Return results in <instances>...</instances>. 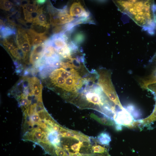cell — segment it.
<instances>
[{
	"instance_id": "13",
	"label": "cell",
	"mask_w": 156,
	"mask_h": 156,
	"mask_svg": "<svg viewBox=\"0 0 156 156\" xmlns=\"http://www.w3.org/2000/svg\"><path fill=\"white\" fill-rule=\"evenodd\" d=\"M39 5L36 3V1L32 2L29 1L28 4L22 7L23 9L24 16L37 10L39 8Z\"/></svg>"
},
{
	"instance_id": "6",
	"label": "cell",
	"mask_w": 156,
	"mask_h": 156,
	"mask_svg": "<svg viewBox=\"0 0 156 156\" xmlns=\"http://www.w3.org/2000/svg\"><path fill=\"white\" fill-rule=\"evenodd\" d=\"M31 43L33 46L41 44L47 40L46 32L38 33L33 29H29L26 31Z\"/></svg>"
},
{
	"instance_id": "4",
	"label": "cell",
	"mask_w": 156,
	"mask_h": 156,
	"mask_svg": "<svg viewBox=\"0 0 156 156\" xmlns=\"http://www.w3.org/2000/svg\"><path fill=\"white\" fill-rule=\"evenodd\" d=\"M113 120L116 125V128L118 129L119 125L131 127L134 125L133 116L126 109L122 108L118 111L114 116Z\"/></svg>"
},
{
	"instance_id": "12",
	"label": "cell",
	"mask_w": 156,
	"mask_h": 156,
	"mask_svg": "<svg viewBox=\"0 0 156 156\" xmlns=\"http://www.w3.org/2000/svg\"><path fill=\"white\" fill-rule=\"evenodd\" d=\"M90 116L103 125L111 126L115 125L114 121L112 120L104 115L103 117H100L94 114H92Z\"/></svg>"
},
{
	"instance_id": "15",
	"label": "cell",
	"mask_w": 156,
	"mask_h": 156,
	"mask_svg": "<svg viewBox=\"0 0 156 156\" xmlns=\"http://www.w3.org/2000/svg\"><path fill=\"white\" fill-rule=\"evenodd\" d=\"M1 34L3 38H5L16 34L14 29L10 27L1 25L0 27Z\"/></svg>"
},
{
	"instance_id": "11",
	"label": "cell",
	"mask_w": 156,
	"mask_h": 156,
	"mask_svg": "<svg viewBox=\"0 0 156 156\" xmlns=\"http://www.w3.org/2000/svg\"><path fill=\"white\" fill-rule=\"evenodd\" d=\"M41 8L40 12L37 17L34 20L32 25L43 27L46 29L49 27L50 24L47 21V17L45 13Z\"/></svg>"
},
{
	"instance_id": "16",
	"label": "cell",
	"mask_w": 156,
	"mask_h": 156,
	"mask_svg": "<svg viewBox=\"0 0 156 156\" xmlns=\"http://www.w3.org/2000/svg\"><path fill=\"white\" fill-rule=\"evenodd\" d=\"M10 36L4 38L3 41L4 45L10 52L18 47L17 45H15L16 44V42L14 43L12 40H10Z\"/></svg>"
},
{
	"instance_id": "14",
	"label": "cell",
	"mask_w": 156,
	"mask_h": 156,
	"mask_svg": "<svg viewBox=\"0 0 156 156\" xmlns=\"http://www.w3.org/2000/svg\"><path fill=\"white\" fill-rule=\"evenodd\" d=\"M96 138L100 144L107 146L109 145L111 140V136L106 132H103L101 133L98 135Z\"/></svg>"
},
{
	"instance_id": "20",
	"label": "cell",
	"mask_w": 156,
	"mask_h": 156,
	"mask_svg": "<svg viewBox=\"0 0 156 156\" xmlns=\"http://www.w3.org/2000/svg\"><path fill=\"white\" fill-rule=\"evenodd\" d=\"M46 1V0H37L36 1V2L37 4L39 5H43L45 3Z\"/></svg>"
},
{
	"instance_id": "3",
	"label": "cell",
	"mask_w": 156,
	"mask_h": 156,
	"mask_svg": "<svg viewBox=\"0 0 156 156\" xmlns=\"http://www.w3.org/2000/svg\"><path fill=\"white\" fill-rule=\"evenodd\" d=\"M48 9L50 16V23L53 26L66 24L70 23L75 19L68 13L66 8L58 9L49 4Z\"/></svg>"
},
{
	"instance_id": "5",
	"label": "cell",
	"mask_w": 156,
	"mask_h": 156,
	"mask_svg": "<svg viewBox=\"0 0 156 156\" xmlns=\"http://www.w3.org/2000/svg\"><path fill=\"white\" fill-rule=\"evenodd\" d=\"M16 41L18 47L21 50L25 55L27 56L31 50V44L26 31L18 28L17 32Z\"/></svg>"
},
{
	"instance_id": "9",
	"label": "cell",
	"mask_w": 156,
	"mask_h": 156,
	"mask_svg": "<svg viewBox=\"0 0 156 156\" xmlns=\"http://www.w3.org/2000/svg\"><path fill=\"white\" fill-rule=\"evenodd\" d=\"M45 48L44 42L33 46L29 57V62L35 65L42 56Z\"/></svg>"
},
{
	"instance_id": "10",
	"label": "cell",
	"mask_w": 156,
	"mask_h": 156,
	"mask_svg": "<svg viewBox=\"0 0 156 156\" xmlns=\"http://www.w3.org/2000/svg\"><path fill=\"white\" fill-rule=\"evenodd\" d=\"M108 146L100 144L95 138L92 146L93 156H111L109 152Z\"/></svg>"
},
{
	"instance_id": "17",
	"label": "cell",
	"mask_w": 156,
	"mask_h": 156,
	"mask_svg": "<svg viewBox=\"0 0 156 156\" xmlns=\"http://www.w3.org/2000/svg\"><path fill=\"white\" fill-rule=\"evenodd\" d=\"M55 68L53 67L46 66L39 68L40 70V75L43 78L47 77L50 74Z\"/></svg>"
},
{
	"instance_id": "19",
	"label": "cell",
	"mask_w": 156,
	"mask_h": 156,
	"mask_svg": "<svg viewBox=\"0 0 156 156\" xmlns=\"http://www.w3.org/2000/svg\"><path fill=\"white\" fill-rule=\"evenodd\" d=\"M13 3L8 0H1L0 1V8L5 11L10 10L13 6Z\"/></svg>"
},
{
	"instance_id": "18",
	"label": "cell",
	"mask_w": 156,
	"mask_h": 156,
	"mask_svg": "<svg viewBox=\"0 0 156 156\" xmlns=\"http://www.w3.org/2000/svg\"><path fill=\"white\" fill-rule=\"evenodd\" d=\"M156 120V105L152 114L148 117L139 121L142 125H146Z\"/></svg>"
},
{
	"instance_id": "2",
	"label": "cell",
	"mask_w": 156,
	"mask_h": 156,
	"mask_svg": "<svg viewBox=\"0 0 156 156\" xmlns=\"http://www.w3.org/2000/svg\"><path fill=\"white\" fill-rule=\"evenodd\" d=\"M113 1L119 10L129 16L141 27L152 26L154 5L149 0H116Z\"/></svg>"
},
{
	"instance_id": "7",
	"label": "cell",
	"mask_w": 156,
	"mask_h": 156,
	"mask_svg": "<svg viewBox=\"0 0 156 156\" xmlns=\"http://www.w3.org/2000/svg\"><path fill=\"white\" fill-rule=\"evenodd\" d=\"M70 14L73 17L88 18L90 13L84 8L80 2H74L71 5L69 10Z\"/></svg>"
},
{
	"instance_id": "8",
	"label": "cell",
	"mask_w": 156,
	"mask_h": 156,
	"mask_svg": "<svg viewBox=\"0 0 156 156\" xmlns=\"http://www.w3.org/2000/svg\"><path fill=\"white\" fill-rule=\"evenodd\" d=\"M49 39L56 51L69 45L67 44V38L64 32L54 34Z\"/></svg>"
},
{
	"instance_id": "1",
	"label": "cell",
	"mask_w": 156,
	"mask_h": 156,
	"mask_svg": "<svg viewBox=\"0 0 156 156\" xmlns=\"http://www.w3.org/2000/svg\"><path fill=\"white\" fill-rule=\"evenodd\" d=\"M98 77L95 74L87 77L77 96L70 103L79 109H93L104 115L114 106L104 94L99 83H95Z\"/></svg>"
}]
</instances>
